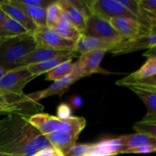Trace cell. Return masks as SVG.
Here are the masks:
<instances>
[{
  "instance_id": "cell-1",
  "label": "cell",
  "mask_w": 156,
  "mask_h": 156,
  "mask_svg": "<svg viewBox=\"0 0 156 156\" xmlns=\"http://www.w3.org/2000/svg\"><path fill=\"white\" fill-rule=\"evenodd\" d=\"M52 145L29 122V117L7 115L0 120V152L11 156H33Z\"/></svg>"
},
{
  "instance_id": "cell-2",
  "label": "cell",
  "mask_w": 156,
  "mask_h": 156,
  "mask_svg": "<svg viewBox=\"0 0 156 156\" xmlns=\"http://www.w3.org/2000/svg\"><path fill=\"white\" fill-rule=\"evenodd\" d=\"M37 47L32 34L0 40V66L7 70L20 66L21 59Z\"/></svg>"
},
{
  "instance_id": "cell-3",
  "label": "cell",
  "mask_w": 156,
  "mask_h": 156,
  "mask_svg": "<svg viewBox=\"0 0 156 156\" xmlns=\"http://www.w3.org/2000/svg\"><path fill=\"white\" fill-rule=\"evenodd\" d=\"M86 125L82 117H71L64 120L63 126L59 130L45 136L52 146L60 151L64 156L76 144L79 134Z\"/></svg>"
},
{
  "instance_id": "cell-4",
  "label": "cell",
  "mask_w": 156,
  "mask_h": 156,
  "mask_svg": "<svg viewBox=\"0 0 156 156\" xmlns=\"http://www.w3.org/2000/svg\"><path fill=\"white\" fill-rule=\"evenodd\" d=\"M43 109L44 106L29 98L27 94L15 95L5 93L0 95V114L30 117Z\"/></svg>"
},
{
  "instance_id": "cell-5",
  "label": "cell",
  "mask_w": 156,
  "mask_h": 156,
  "mask_svg": "<svg viewBox=\"0 0 156 156\" xmlns=\"http://www.w3.org/2000/svg\"><path fill=\"white\" fill-rule=\"evenodd\" d=\"M27 66H21L8 72L0 81V95L12 94L23 95V89L27 83L35 79Z\"/></svg>"
},
{
  "instance_id": "cell-6",
  "label": "cell",
  "mask_w": 156,
  "mask_h": 156,
  "mask_svg": "<svg viewBox=\"0 0 156 156\" xmlns=\"http://www.w3.org/2000/svg\"><path fill=\"white\" fill-rule=\"evenodd\" d=\"M86 3L91 14L107 21L114 18H126L139 23L137 18L117 0H88Z\"/></svg>"
},
{
  "instance_id": "cell-7",
  "label": "cell",
  "mask_w": 156,
  "mask_h": 156,
  "mask_svg": "<svg viewBox=\"0 0 156 156\" xmlns=\"http://www.w3.org/2000/svg\"><path fill=\"white\" fill-rule=\"evenodd\" d=\"M37 47L59 51L73 52L76 42L69 41L48 27H37L33 34Z\"/></svg>"
},
{
  "instance_id": "cell-8",
  "label": "cell",
  "mask_w": 156,
  "mask_h": 156,
  "mask_svg": "<svg viewBox=\"0 0 156 156\" xmlns=\"http://www.w3.org/2000/svg\"><path fill=\"white\" fill-rule=\"evenodd\" d=\"M83 34L114 44H118L122 41L119 34L112 27L109 21L93 14L85 18V29Z\"/></svg>"
},
{
  "instance_id": "cell-9",
  "label": "cell",
  "mask_w": 156,
  "mask_h": 156,
  "mask_svg": "<svg viewBox=\"0 0 156 156\" xmlns=\"http://www.w3.org/2000/svg\"><path fill=\"white\" fill-rule=\"evenodd\" d=\"M106 52V50H97L82 54L79 56V60L75 62V69L73 73L79 79L95 73L113 74V73L101 67V62Z\"/></svg>"
},
{
  "instance_id": "cell-10",
  "label": "cell",
  "mask_w": 156,
  "mask_h": 156,
  "mask_svg": "<svg viewBox=\"0 0 156 156\" xmlns=\"http://www.w3.org/2000/svg\"><path fill=\"white\" fill-rule=\"evenodd\" d=\"M156 47V32L145 34L133 39L123 41L116 44L111 50L114 56L133 53L145 49L153 48Z\"/></svg>"
},
{
  "instance_id": "cell-11",
  "label": "cell",
  "mask_w": 156,
  "mask_h": 156,
  "mask_svg": "<svg viewBox=\"0 0 156 156\" xmlns=\"http://www.w3.org/2000/svg\"><path fill=\"white\" fill-rule=\"evenodd\" d=\"M79 79H80L76 75L72 73L71 75H69L62 79L55 81L50 86H49L46 89L37 91V92L30 93V94H27V96L29 98L36 102H38V101H40L41 99L45 98L50 97L52 95H58L59 97H62V94L66 92L70 85H72L74 82Z\"/></svg>"
},
{
  "instance_id": "cell-12",
  "label": "cell",
  "mask_w": 156,
  "mask_h": 156,
  "mask_svg": "<svg viewBox=\"0 0 156 156\" xmlns=\"http://www.w3.org/2000/svg\"><path fill=\"white\" fill-rule=\"evenodd\" d=\"M109 22L119 34L122 41L137 37L140 35L149 34L136 21L126 18H114Z\"/></svg>"
},
{
  "instance_id": "cell-13",
  "label": "cell",
  "mask_w": 156,
  "mask_h": 156,
  "mask_svg": "<svg viewBox=\"0 0 156 156\" xmlns=\"http://www.w3.org/2000/svg\"><path fill=\"white\" fill-rule=\"evenodd\" d=\"M29 122L44 136L59 130L64 124V120L43 113H38L29 117Z\"/></svg>"
},
{
  "instance_id": "cell-14",
  "label": "cell",
  "mask_w": 156,
  "mask_h": 156,
  "mask_svg": "<svg viewBox=\"0 0 156 156\" xmlns=\"http://www.w3.org/2000/svg\"><path fill=\"white\" fill-rule=\"evenodd\" d=\"M116 44H117L113 42L104 41L82 34L76 41L73 52L76 53H80L81 55L97 50H103L108 52L110 51Z\"/></svg>"
},
{
  "instance_id": "cell-15",
  "label": "cell",
  "mask_w": 156,
  "mask_h": 156,
  "mask_svg": "<svg viewBox=\"0 0 156 156\" xmlns=\"http://www.w3.org/2000/svg\"><path fill=\"white\" fill-rule=\"evenodd\" d=\"M0 9H2L3 12L8 15L9 18H12L21 26H23L30 34H33L34 32L37 28V26L34 22L33 20L27 16L22 11L20 10L16 6L10 4L9 0H4L0 5Z\"/></svg>"
},
{
  "instance_id": "cell-16",
  "label": "cell",
  "mask_w": 156,
  "mask_h": 156,
  "mask_svg": "<svg viewBox=\"0 0 156 156\" xmlns=\"http://www.w3.org/2000/svg\"><path fill=\"white\" fill-rule=\"evenodd\" d=\"M123 153V136H121L118 138L93 143L92 152L90 156H114Z\"/></svg>"
},
{
  "instance_id": "cell-17",
  "label": "cell",
  "mask_w": 156,
  "mask_h": 156,
  "mask_svg": "<svg viewBox=\"0 0 156 156\" xmlns=\"http://www.w3.org/2000/svg\"><path fill=\"white\" fill-rule=\"evenodd\" d=\"M156 75V56L147 58L144 64L137 71L131 73L126 77L116 82V85L119 86H124L126 84L136 81L149 78Z\"/></svg>"
},
{
  "instance_id": "cell-18",
  "label": "cell",
  "mask_w": 156,
  "mask_h": 156,
  "mask_svg": "<svg viewBox=\"0 0 156 156\" xmlns=\"http://www.w3.org/2000/svg\"><path fill=\"white\" fill-rule=\"evenodd\" d=\"M76 56V53L74 52L68 53V54L61 55V56H58L56 57L52 58V59L46 60L44 62H40V63L37 64H30L27 66L28 71L33 75L35 77L41 76V75L44 74V73H47L59 66V64L62 63V62H67V61L73 60V59Z\"/></svg>"
},
{
  "instance_id": "cell-19",
  "label": "cell",
  "mask_w": 156,
  "mask_h": 156,
  "mask_svg": "<svg viewBox=\"0 0 156 156\" xmlns=\"http://www.w3.org/2000/svg\"><path fill=\"white\" fill-rule=\"evenodd\" d=\"M72 52L59 51V50H51V49L44 48V47H37L34 50L24 56L20 62V66H27L30 64H37L44 62L46 60L56 57L61 55L68 54Z\"/></svg>"
},
{
  "instance_id": "cell-20",
  "label": "cell",
  "mask_w": 156,
  "mask_h": 156,
  "mask_svg": "<svg viewBox=\"0 0 156 156\" xmlns=\"http://www.w3.org/2000/svg\"><path fill=\"white\" fill-rule=\"evenodd\" d=\"M127 88L139 96L147 108V113L142 121L156 120V92L141 87L129 86Z\"/></svg>"
},
{
  "instance_id": "cell-21",
  "label": "cell",
  "mask_w": 156,
  "mask_h": 156,
  "mask_svg": "<svg viewBox=\"0 0 156 156\" xmlns=\"http://www.w3.org/2000/svg\"><path fill=\"white\" fill-rule=\"evenodd\" d=\"M123 153H126L128 150L146 145H156V139L148 134L136 133L123 136Z\"/></svg>"
},
{
  "instance_id": "cell-22",
  "label": "cell",
  "mask_w": 156,
  "mask_h": 156,
  "mask_svg": "<svg viewBox=\"0 0 156 156\" xmlns=\"http://www.w3.org/2000/svg\"><path fill=\"white\" fill-rule=\"evenodd\" d=\"M57 3L61 9L69 16L75 27L83 34L85 29V17L83 14L74 5L70 4L68 0H59L57 1Z\"/></svg>"
},
{
  "instance_id": "cell-23",
  "label": "cell",
  "mask_w": 156,
  "mask_h": 156,
  "mask_svg": "<svg viewBox=\"0 0 156 156\" xmlns=\"http://www.w3.org/2000/svg\"><path fill=\"white\" fill-rule=\"evenodd\" d=\"M28 33L23 26L10 18H6L0 26V40L9 39Z\"/></svg>"
},
{
  "instance_id": "cell-24",
  "label": "cell",
  "mask_w": 156,
  "mask_h": 156,
  "mask_svg": "<svg viewBox=\"0 0 156 156\" xmlns=\"http://www.w3.org/2000/svg\"><path fill=\"white\" fill-rule=\"evenodd\" d=\"M12 5L16 6L20 10L22 11L27 16L31 18L37 27H47V10L46 9H44V8H27L19 5Z\"/></svg>"
},
{
  "instance_id": "cell-25",
  "label": "cell",
  "mask_w": 156,
  "mask_h": 156,
  "mask_svg": "<svg viewBox=\"0 0 156 156\" xmlns=\"http://www.w3.org/2000/svg\"><path fill=\"white\" fill-rule=\"evenodd\" d=\"M75 69V63L72 62V60L62 62L59 64L54 69L50 70L47 73L46 79L49 81H57L59 79H62L66 76L71 75L73 73Z\"/></svg>"
},
{
  "instance_id": "cell-26",
  "label": "cell",
  "mask_w": 156,
  "mask_h": 156,
  "mask_svg": "<svg viewBox=\"0 0 156 156\" xmlns=\"http://www.w3.org/2000/svg\"><path fill=\"white\" fill-rule=\"evenodd\" d=\"M138 2L146 16L152 22L154 30L156 27V0H138Z\"/></svg>"
},
{
  "instance_id": "cell-27",
  "label": "cell",
  "mask_w": 156,
  "mask_h": 156,
  "mask_svg": "<svg viewBox=\"0 0 156 156\" xmlns=\"http://www.w3.org/2000/svg\"><path fill=\"white\" fill-rule=\"evenodd\" d=\"M133 129L136 133L148 134L156 139V120L154 121H140L134 123Z\"/></svg>"
},
{
  "instance_id": "cell-28",
  "label": "cell",
  "mask_w": 156,
  "mask_h": 156,
  "mask_svg": "<svg viewBox=\"0 0 156 156\" xmlns=\"http://www.w3.org/2000/svg\"><path fill=\"white\" fill-rule=\"evenodd\" d=\"M46 10H47V27H52L56 24L58 17L62 12V9L56 1L53 2L51 5H50Z\"/></svg>"
},
{
  "instance_id": "cell-29",
  "label": "cell",
  "mask_w": 156,
  "mask_h": 156,
  "mask_svg": "<svg viewBox=\"0 0 156 156\" xmlns=\"http://www.w3.org/2000/svg\"><path fill=\"white\" fill-rule=\"evenodd\" d=\"M50 28L55 30L56 33L59 34L62 37L66 38L67 40H69V41H75V42H76L79 40V38L80 37L81 35L82 34L76 27H68V28H61V27L53 26V27H50Z\"/></svg>"
},
{
  "instance_id": "cell-30",
  "label": "cell",
  "mask_w": 156,
  "mask_h": 156,
  "mask_svg": "<svg viewBox=\"0 0 156 156\" xmlns=\"http://www.w3.org/2000/svg\"><path fill=\"white\" fill-rule=\"evenodd\" d=\"M9 2L12 4L19 5L27 8H44L47 9L53 1L50 0H9Z\"/></svg>"
},
{
  "instance_id": "cell-31",
  "label": "cell",
  "mask_w": 156,
  "mask_h": 156,
  "mask_svg": "<svg viewBox=\"0 0 156 156\" xmlns=\"http://www.w3.org/2000/svg\"><path fill=\"white\" fill-rule=\"evenodd\" d=\"M93 149V143L77 144L76 143L65 156H90Z\"/></svg>"
},
{
  "instance_id": "cell-32",
  "label": "cell",
  "mask_w": 156,
  "mask_h": 156,
  "mask_svg": "<svg viewBox=\"0 0 156 156\" xmlns=\"http://www.w3.org/2000/svg\"><path fill=\"white\" fill-rule=\"evenodd\" d=\"M53 26H56V27H61V28H68V27H75L73 21H72L71 18H69V15L62 10V12L60 13V15H59V17H58L57 20H56V24H55V25Z\"/></svg>"
},
{
  "instance_id": "cell-33",
  "label": "cell",
  "mask_w": 156,
  "mask_h": 156,
  "mask_svg": "<svg viewBox=\"0 0 156 156\" xmlns=\"http://www.w3.org/2000/svg\"><path fill=\"white\" fill-rule=\"evenodd\" d=\"M125 87L129 86H150L156 87V75L153 76H151L149 78L142 79V80L136 81V82H130L129 84H126L124 85Z\"/></svg>"
},
{
  "instance_id": "cell-34",
  "label": "cell",
  "mask_w": 156,
  "mask_h": 156,
  "mask_svg": "<svg viewBox=\"0 0 156 156\" xmlns=\"http://www.w3.org/2000/svg\"><path fill=\"white\" fill-rule=\"evenodd\" d=\"M56 114H57L58 118L61 119V120H66V119L73 117L71 108L66 104H61L60 105L58 106Z\"/></svg>"
},
{
  "instance_id": "cell-35",
  "label": "cell",
  "mask_w": 156,
  "mask_h": 156,
  "mask_svg": "<svg viewBox=\"0 0 156 156\" xmlns=\"http://www.w3.org/2000/svg\"><path fill=\"white\" fill-rule=\"evenodd\" d=\"M156 152V145H146L141 147L136 148V149L128 150L126 153H134V154H149Z\"/></svg>"
},
{
  "instance_id": "cell-36",
  "label": "cell",
  "mask_w": 156,
  "mask_h": 156,
  "mask_svg": "<svg viewBox=\"0 0 156 156\" xmlns=\"http://www.w3.org/2000/svg\"><path fill=\"white\" fill-rule=\"evenodd\" d=\"M33 156H64V155L60 151L56 149L53 146H51L39 151Z\"/></svg>"
},
{
  "instance_id": "cell-37",
  "label": "cell",
  "mask_w": 156,
  "mask_h": 156,
  "mask_svg": "<svg viewBox=\"0 0 156 156\" xmlns=\"http://www.w3.org/2000/svg\"><path fill=\"white\" fill-rule=\"evenodd\" d=\"M143 56H146V57L147 58L152 57V56H156V47L146 50V51L143 53Z\"/></svg>"
},
{
  "instance_id": "cell-38",
  "label": "cell",
  "mask_w": 156,
  "mask_h": 156,
  "mask_svg": "<svg viewBox=\"0 0 156 156\" xmlns=\"http://www.w3.org/2000/svg\"><path fill=\"white\" fill-rule=\"evenodd\" d=\"M8 18H9V17H8V15H6L4 12H3L2 9H0V26L2 25V24L3 23V21H4L5 20Z\"/></svg>"
},
{
  "instance_id": "cell-39",
  "label": "cell",
  "mask_w": 156,
  "mask_h": 156,
  "mask_svg": "<svg viewBox=\"0 0 156 156\" xmlns=\"http://www.w3.org/2000/svg\"><path fill=\"white\" fill-rule=\"evenodd\" d=\"M8 72H9V70H7L6 69L3 68V67L0 66V81L2 80V79L4 77L5 75Z\"/></svg>"
},
{
  "instance_id": "cell-40",
  "label": "cell",
  "mask_w": 156,
  "mask_h": 156,
  "mask_svg": "<svg viewBox=\"0 0 156 156\" xmlns=\"http://www.w3.org/2000/svg\"><path fill=\"white\" fill-rule=\"evenodd\" d=\"M137 87H141V88H146V89L151 90V91H153L156 92V87H150V86H137Z\"/></svg>"
},
{
  "instance_id": "cell-41",
  "label": "cell",
  "mask_w": 156,
  "mask_h": 156,
  "mask_svg": "<svg viewBox=\"0 0 156 156\" xmlns=\"http://www.w3.org/2000/svg\"><path fill=\"white\" fill-rule=\"evenodd\" d=\"M76 103L74 104V105H76V107L79 106V105H80L81 104H82V100H81L80 98H78V97H77V98H76Z\"/></svg>"
},
{
  "instance_id": "cell-42",
  "label": "cell",
  "mask_w": 156,
  "mask_h": 156,
  "mask_svg": "<svg viewBox=\"0 0 156 156\" xmlns=\"http://www.w3.org/2000/svg\"><path fill=\"white\" fill-rule=\"evenodd\" d=\"M0 156H11V155H6V154H4V153H2V152H0Z\"/></svg>"
},
{
  "instance_id": "cell-43",
  "label": "cell",
  "mask_w": 156,
  "mask_h": 156,
  "mask_svg": "<svg viewBox=\"0 0 156 156\" xmlns=\"http://www.w3.org/2000/svg\"><path fill=\"white\" fill-rule=\"evenodd\" d=\"M153 32H156V27H155V29L153 30ZM153 32H152V33H153Z\"/></svg>"
}]
</instances>
